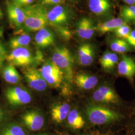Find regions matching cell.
<instances>
[{
	"mask_svg": "<svg viewBox=\"0 0 135 135\" xmlns=\"http://www.w3.org/2000/svg\"><path fill=\"white\" fill-rule=\"evenodd\" d=\"M74 81L78 87L82 89L89 90L96 86L98 79L93 75L85 73H80L76 76Z\"/></svg>",
	"mask_w": 135,
	"mask_h": 135,
	"instance_id": "16",
	"label": "cell"
},
{
	"mask_svg": "<svg viewBox=\"0 0 135 135\" xmlns=\"http://www.w3.org/2000/svg\"><path fill=\"white\" fill-rule=\"evenodd\" d=\"M7 14L10 23L13 26L18 28L23 26L26 16L22 6L9 2L7 4Z\"/></svg>",
	"mask_w": 135,
	"mask_h": 135,
	"instance_id": "10",
	"label": "cell"
},
{
	"mask_svg": "<svg viewBox=\"0 0 135 135\" xmlns=\"http://www.w3.org/2000/svg\"><path fill=\"white\" fill-rule=\"evenodd\" d=\"M12 38L10 41V47L13 49L26 47L31 41V37L29 34L20 32V34Z\"/></svg>",
	"mask_w": 135,
	"mask_h": 135,
	"instance_id": "23",
	"label": "cell"
},
{
	"mask_svg": "<svg viewBox=\"0 0 135 135\" xmlns=\"http://www.w3.org/2000/svg\"><path fill=\"white\" fill-rule=\"evenodd\" d=\"M88 6L91 12L98 16L106 14L112 8L109 0H89Z\"/></svg>",
	"mask_w": 135,
	"mask_h": 135,
	"instance_id": "17",
	"label": "cell"
},
{
	"mask_svg": "<svg viewBox=\"0 0 135 135\" xmlns=\"http://www.w3.org/2000/svg\"><path fill=\"white\" fill-rule=\"evenodd\" d=\"M102 67L107 70L113 69L118 62V57L115 53L110 51L106 52L99 60Z\"/></svg>",
	"mask_w": 135,
	"mask_h": 135,
	"instance_id": "22",
	"label": "cell"
},
{
	"mask_svg": "<svg viewBox=\"0 0 135 135\" xmlns=\"http://www.w3.org/2000/svg\"><path fill=\"white\" fill-rule=\"evenodd\" d=\"M23 0H12V3H14L16 5H19L21 6L22 2Z\"/></svg>",
	"mask_w": 135,
	"mask_h": 135,
	"instance_id": "35",
	"label": "cell"
},
{
	"mask_svg": "<svg viewBox=\"0 0 135 135\" xmlns=\"http://www.w3.org/2000/svg\"><path fill=\"white\" fill-rule=\"evenodd\" d=\"M1 135H26L23 129L16 124L6 126L2 131Z\"/></svg>",
	"mask_w": 135,
	"mask_h": 135,
	"instance_id": "26",
	"label": "cell"
},
{
	"mask_svg": "<svg viewBox=\"0 0 135 135\" xmlns=\"http://www.w3.org/2000/svg\"><path fill=\"white\" fill-rule=\"evenodd\" d=\"M58 35L62 39L65 40H70L72 37V34L70 30L66 26H63L56 28Z\"/></svg>",
	"mask_w": 135,
	"mask_h": 135,
	"instance_id": "28",
	"label": "cell"
},
{
	"mask_svg": "<svg viewBox=\"0 0 135 135\" xmlns=\"http://www.w3.org/2000/svg\"><path fill=\"white\" fill-rule=\"evenodd\" d=\"M23 72L26 81L30 88L39 92H43L46 89L48 84L44 79L39 70L30 68L25 69Z\"/></svg>",
	"mask_w": 135,
	"mask_h": 135,
	"instance_id": "8",
	"label": "cell"
},
{
	"mask_svg": "<svg viewBox=\"0 0 135 135\" xmlns=\"http://www.w3.org/2000/svg\"><path fill=\"white\" fill-rule=\"evenodd\" d=\"M126 41L131 47L135 49V30L131 31L129 36Z\"/></svg>",
	"mask_w": 135,
	"mask_h": 135,
	"instance_id": "30",
	"label": "cell"
},
{
	"mask_svg": "<svg viewBox=\"0 0 135 135\" xmlns=\"http://www.w3.org/2000/svg\"><path fill=\"white\" fill-rule=\"evenodd\" d=\"M93 99L97 102L105 104H116L119 102L115 91L108 86H102L94 92Z\"/></svg>",
	"mask_w": 135,
	"mask_h": 135,
	"instance_id": "9",
	"label": "cell"
},
{
	"mask_svg": "<svg viewBox=\"0 0 135 135\" xmlns=\"http://www.w3.org/2000/svg\"><path fill=\"white\" fill-rule=\"evenodd\" d=\"M71 110V106L67 103H63L54 105L51 109L52 120L56 123H61L67 118Z\"/></svg>",
	"mask_w": 135,
	"mask_h": 135,
	"instance_id": "18",
	"label": "cell"
},
{
	"mask_svg": "<svg viewBox=\"0 0 135 135\" xmlns=\"http://www.w3.org/2000/svg\"><path fill=\"white\" fill-rule=\"evenodd\" d=\"M25 13L24 28L27 31H38L48 25L46 9L39 5H28L23 8Z\"/></svg>",
	"mask_w": 135,
	"mask_h": 135,
	"instance_id": "1",
	"label": "cell"
},
{
	"mask_svg": "<svg viewBox=\"0 0 135 135\" xmlns=\"http://www.w3.org/2000/svg\"><path fill=\"white\" fill-rule=\"evenodd\" d=\"M33 1L34 0H23L22 2L21 6L22 5H25V6L30 5L33 2Z\"/></svg>",
	"mask_w": 135,
	"mask_h": 135,
	"instance_id": "32",
	"label": "cell"
},
{
	"mask_svg": "<svg viewBox=\"0 0 135 135\" xmlns=\"http://www.w3.org/2000/svg\"><path fill=\"white\" fill-rule=\"evenodd\" d=\"M6 100L11 105L18 106L30 103L32 96L27 90L21 87L8 88L5 91Z\"/></svg>",
	"mask_w": 135,
	"mask_h": 135,
	"instance_id": "5",
	"label": "cell"
},
{
	"mask_svg": "<svg viewBox=\"0 0 135 135\" xmlns=\"http://www.w3.org/2000/svg\"><path fill=\"white\" fill-rule=\"evenodd\" d=\"M95 31L96 27L92 20L89 18H82L78 22L76 32L78 36L81 39H91Z\"/></svg>",
	"mask_w": 135,
	"mask_h": 135,
	"instance_id": "12",
	"label": "cell"
},
{
	"mask_svg": "<svg viewBox=\"0 0 135 135\" xmlns=\"http://www.w3.org/2000/svg\"><path fill=\"white\" fill-rule=\"evenodd\" d=\"M48 24L57 28L66 26L70 19L67 9L61 5H56L47 13Z\"/></svg>",
	"mask_w": 135,
	"mask_h": 135,
	"instance_id": "7",
	"label": "cell"
},
{
	"mask_svg": "<svg viewBox=\"0 0 135 135\" xmlns=\"http://www.w3.org/2000/svg\"><path fill=\"white\" fill-rule=\"evenodd\" d=\"M85 113L89 122L95 125L108 124L119 120L122 117L118 112L94 104L87 106Z\"/></svg>",
	"mask_w": 135,
	"mask_h": 135,
	"instance_id": "2",
	"label": "cell"
},
{
	"mask_svg": "<svg viewBox=\"0 0 135 135\" xmlns=\"http://www.w3.org/2000/svg\"><path fill=\"white\" fill-rule=\"evenodd\" d=\"M35 43L41 48H44L53 44L55 41L53 32L46 27L39 30L36 34Z\"/></svg>",
	"mask_w": 135,
	"mask_h": 135,
	"instance_id": "15",
	"label": "cell"
},
{
	"mask_svg": "<svg viewBox=\"0 0 135 135\" xmlns=\"http://www.w3.org/2000/svg\"><path fill=\"white\" fill-rule=\"evenodd\" d=\"M48 135L47 134H41V135Z\"/></svg>",
	"mask_w": 135,
	"mask_h": 135,
	"instance_id": "37",
	"label": "cell"
},
{
	"mask_svg": "<svg viewBox=\"0 0 135 135\" xmlns=\"http://www.w3.org/2000/svg\"><path fill=\"white\" fill-rule=\"evenodd\" d=\"M5 117V114L3 110L0 106V123L3 121Z\"/></svg>",
	"mask_w": 135,
	"mask_h": 135,
	"instance_id": "33",
	"label": "cell"
},
{
	"mask_svg": "<svg viewBox=\"0 0 135 135\" xmlns=\"http://www.w3.org/2000/svg\"><path fill=\"white\" fill-rule=\"evenodd\" d=\"M42 3L43 5L47 6H53V5H59L62 3L63 0H41Z\"/></svg>",
	"mask_w": 135,
	"mask_h": 135,
	"instance_id": "31",
	"label": "cell"
},
{
	"mask_svg": "<svg viewBox=\"0 0 135 135\" xmlns=\"http://www.w3.org/2000/svg\"><path fill=\"white\" fill-rule=\"evenodd\" d=\"M120 15L122 19L125 22L135 21V5H129L122 7Z\"/></svg>",
	"mask_w": 135,
	"mask_h": 135,
	"instance_id": "25",
	"label": "cell"
},
{
	"mask_svg": "<svg viewBox=\"0 0 135 135\" xmlns=\"http://www.w3.org/2000/svg\"><path fill=\"white\" fill-rule=\"evenodd\" d=\"M51 61L62 70L65 79L72 83L74 80V58L69 50L64 46L56 47L53 51Z\"/></svg>",
	"mask_w": 135,
	"mask_h": 135,
	"instance_id": "3",
	"label": "cell"
},
{
	"mask_svg": "<svg viewBox=\"0 0 135 135\" xmlns=\"http://www.w3.org/2000/svg\"><path fill=\"white\" fill-rule=\"evenodd\" d=\"M110 47L113 52L117 53H125L132 51V47L124 39H114L111 42Z\"/></svg>",
	"mask_w": 135,
	"mask_h": 135,
	"instance_id": "24",
	"label": "cell"
},
{
	"mask_svg": "<svg viewBox=\"0 0 135 135\" xmlns=\"http://www.w3.org/2000/svg\"><path fill=\"white\" fill-rule=\"evenodd\" d=\"M69 1H75V0H69Z\"/></svg>",
	"mask_w": 135,
	"mask_h": 135,
	"instance_id": "39",
	"label": "cell"
},
{
	"mask_svg": "<svg viewBox=\"0 0 135 135\" xmlns=\"http://www.w3.org/2000/svg\"><path fill=\"white\" fill-rule=\"evenodd\" d=\"M6 60L14 66H27L35 61L32 54L26 47L13 49L7 55Z\"/></svg>",
	"mask_w": 135,
	"mask_h": 135,
	"instance_id": "6",
	"label": "cell"
},
{
	"mask_svg": "<svg viewBox=\"0 0 135 135\" xmlns=\"http://www.w3.org/2000/svg\"><path fill=\"white\" fill-rule=\"evenodd\" d=\"M3 77L5 81L11 84H16L20 82L19 74L14 66L9 64L3 70Z\"/></svg>",
	"mask_w": 135,
	"mask_h": 135,
	"instance_id": "21",
	"label": "cell"
},
{
	"mask_svg": "<svg viewBox=\"0 0 135 135\" xmlns=\"http://www.w3.org/2000/svg\"><path fill=\"white\" fill-rule=\"evenodd\" d=\"M130 27L127 24H124L119 27L114 31L116 36L119 39L126 40L131 32Z\"/></svg>",
	"mask_w": 135,
	"mask_h": 135,
	"instance_id": "27",
	"label": "cell"
},
{
	"mask_svg": "<svg viewBox=\"0 0 135 135\" xmlns=\"http://www.w3.org/2000/svg\"><path fill=\"white\" fill-rule=\"evenodd\" d=\"M39 71L48 85L52 87H60L65 78L62 70L52 61H48L44 63Z\"/></svg>",
	"mask_w": 135,
	"mask_h": 135,
	"instance_id": "4",
	"label": "cell"
},
{
	"mask_svg": "<svg viewBox=\"0 0 135 135\" xmlns=\"http://www.w3.org/2000/svg\"><path fill=\"white\" fill-rule=\"evenodd\" d=\"M94 50L91 44H83L78 48V61L81 65L83 66L91 65L94 61Z\"/></svg>",
	"mask_w": 135,
	"mask_h": 135,
	"instance_id": "14",
	"label": "cell"
},
{
	"mask_svg": "<svg viewBox=\"0 0 135 135\" xmlns=\"http://www.w3.org/2000/svg\"><path fill=\"white\" fill-rule=\"evenodd\" d=\"M67 118L69 125L75 130L82 129L85 124V121L81 115L76 109L70 110Z\"/></svg>",
	"mask_w": 135,
	"mask_h": 135,
	"instance_id": "20",
	"label": "cell"
},
{
	"mask_svg": "<svg viewBox=\"0 0 135 135\" xmlns=\"http://www.w3.org/2000/svg\"><path fill=\"white\" fill-rule=\"evenodd\" d=\"M126 24V22L122 18H113L99 23L96 26V30L102 34L114 31L121 26Z\"/></svg>",
	"mask_w": 135,
	"mask_h": 135,
	"instance_id": "19",
	"label": "cell"
},
{
	"mask_svg": "<svg viewBox=\"0 0 135 135\" xmlns=\"http://www.w3.org/2000/svg\"><path fill=\"white\" fill-rule=\"evenodd\" d=\"M133 24H134L135 25V21H134V22H133Z\"/></svg>",
	"mask_w": 135,
	"mask_h": 135,
	"instance_id": "38",
	"label": "cell"
},
{
	"mask_svg": "<svg viewBox=\"0 0 135 135\" xmlns=\"http://www.w3.org/2000/svg\"><path fill=\"white\" fill-rule=\"evenodd\" d=\"M126 4L129 5H135V0H124Z\"/></svg>",
	"mask_w": 135,
	"mask_h": 135,
	"instance_id": "34",
	"label": "cell"
},
{
	"mask_svg": "<svg viewBox=\"0 0 135 135\" xmlns=\"http://www.w3.org/2000/svg\"><path fill=\"white\" fill-rule=\"evenodd\" d=\"M7 57L6 50L0 40V70Z\"/></svg>",
	"mask_w": 135,
	"mask_h": 135,
	"instance_id": "29",
	"label": "cell"
},
{
	"mask_svg": "<svg viewBox=\"0 0 135 135\" xmlns=\"http://www.w3.org/2000/svg\"><path fill=\"white\" fill-rule=\"evenodd\" d=\"M117 70L120 75L132 80L135 75L134 59L123 55L120 62L118 64Z\"/></svg>",
	"mask_w": 135,
	"mask_h": 135,
	"instance_id": "13",
	"label": "cell"
},
{
	"mask_svg": "<svg viewBox=\"0 0 135 135\" xmlns=\"http://www.w3.org/2000/svg\"><path fill=\"white\" fill-rule=\"evenodd\" d=\"M3 16H4V13L0 8V19H2L3 18Z\"/></svg>",
	"mask_w": 135,
	"mask_h": 135,
	"instance_id": "36",
	"label": "cell"
},
{
	"mask_svg": "<svg viewBox=\"0 0 135 135\" xmlns=\"http://www.w3.org/2000/svg\"><path fill=\"white\" fill-rule=\"evenodd\" d=\"M22 120L29 130L33 131L40 130L44 124L43 116L37 111L26 112L22 117Z\"/></svg>",
	"mask_w": 135,
	"mask_h": 135,
	"instance_id": "11",
	"label": "cell"
}]
</instances>
